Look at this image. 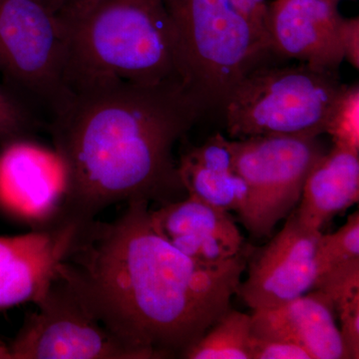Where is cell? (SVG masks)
<instances>
[{"label":"cell","instance_id":"cell-1","mask_svg":"<svg viewBox=\"0 0 359 359\" xmlns=\"http://www.w3.org/2000/svg\"><path fill=\"white\" fill-rule=\"evenodd\" d=\"M248 261L245 248L221 263L191 259L156 233L140 200L82 224L58 273L139 359L182 358L231 309Z\"/></svg>","mask_w":359,"mask_h":359},{"label":"cell","instance_id":"cell-2","mask_svg":"<svg viewBox=\"0 0 359 359\" xmlns=\"http://www.w3.org/2000/svg\"><path fill=\"white\" fill-rule=\"evenodd\" d=\"M69 92L50 121L67 174L66 219L87 223L119 203L178 200L174 147L205 112L190 89L112 81Z\"/></svg>","mask_w":359,"mask_h":359},{"label":"cell","instance_id":"cell-3","mask_svg":"<svg viewBox=\"0 0 359 359\" xmlns=\"http://www.w3.org/2000/svg\"><path fill=\"white\" fill-rule=\"evenodd\" d=\"M63 25L68 90L121 81L182 84L192 92L178 34L162 0H98Z\"/></svg>","mask_w":359,"mask_h":359},{"label":"cell","instance_id":"cell-4","mask_svg":"<svg viewBox=\"0 0 359 359\" xmlns=\"http://www.w3.org/2000/svg\"><path fill=\"white\" fill-rule=\"evenodd\" d=\"M346 84L339 71L306 63L255 68L230 92L222 105L231 139L264 135L318 138Z\"/></svg>","mask_w":359,"mask_h":359},{"label":"cell","instance_id":"cell-5","mask_svg":"<svg viewBox=\"0 0 359 359\" xmlns=\"http://www.w3.org/2000/svg\"><path fill=\"white\" fill-rule=\"evenodd\" d=\"M178 34L191 89L205 111L221 109L255 68L276 57L268 39L231 0H162Z\"/></svg>","mask_w":359,"mask_h":359},{"label":"cell","instance_id":"cell-6","mask_svg":"<svg viewBox=\"0 0 359 359\" xmlns=\"http://www.w3.org/2000/svg\"><path fill=\"white\" fill-rule=\"evenodd\" d=\"M230 146L248 189L238 218L252 237H268L299 205L306 177L325 151L318 138L290 135L230 139Z\"/></svg>","mask_w":359,"mask_h":359},{"label":"cell","instance_id":"cell-7","mask_svg":"<svg viewBox=\"0 0 359 359\" xmlns=\"http://www.w3.org/2000/svg\"><path fill=\"white\" fill-rule=\"evenodd\" d=\"M65 26L37 0H0V71L50 115L69 95Z\"/></svg>","mask_w":359,"mask_h":359},{"label":"cell","instance_id":"cell-8","mask_svg":"<svg viewBox=\"0 0 359 359\" xmlns=\"http://www.w3.org/2000/svg\"><path fill=\"white\" fill-rule=\"evenodd\" d=\"M9 344L13 359H139L59 273Z\"/></svg>","mask_w":359,"mask_h":359},{"label":"cell","instance_id":"cell-9","mask_svg":"<svg viewBox=\"0 0 359 359\" xmlns=\"http://www.w3.org/2000/svg\"><path fill=\"white\" fill-rule=\"evenodd\" d=\"M67 174L55 149L28 138L4 144L0 151V210L32 226L49 228L68 221Z\"/></svg>","mask_w":359,"mask_h":359},{"label":"cell","instance_id":"cell-10","mask_svg":"<svg viewBox=\"0 0 359 359\" xmlns=\"http://www.w3.org/2000/svg\"><path fill=\"white\" fill-rule=\"evenodd\" d=\"M321 231L302 224L295 212L271 242L250 257L238 294L252 311L275 308L316 289L321 268Z\"/></svg>","mask_w":359,"mask_h":359},{"label":"cell","instance_id":"cell-11","mask_svg":"<svg viewBox=\"0 0 359 359\" xmlns=\"http://www.w3.org/2000/svg\"><path fill=\"white\" fill-rule=\"evenodd\" d=\"M344 21L337 0H273L266 25L271 50L278 57L339 71Z\"/></svg>","mask_w":359,"mask_h":359},{"label":"cell","instance_id":"cell-12","mask_svg":"<svg viewBox=\"0 0 359 359\" xmlns=\"http://www.w3.org/2000/svg\"><path fill=\"white\" fill-rule=\"evenodd\" d=\"M82 224L66 221L22 235L0 236V311L36 304L43 297Z\"/></svg>","mask_w":359,"mask_h":359},{"label":"cell","instance_id":"cell-13","mask_svg":"<svg viewBox=\"0 0 359 359\" xmlns=\"http://www.w3.org/2000/svg\"><path fill=\"white\" fill-rule=\"evenodd\" d=\"M150 221L160 237L200 263L228 261L245 249V238L230 212L190 196L150 211Z\"/></svg>","mask_w":359,"mask_h":359},{"label":"cell","instance_id":"cell-14","mask_svg":"<svg viewBox=\"0 0 359 359\" xmlns=\"http://www.w3.org/2000/svg\"><path fill=\"white\" fill-rule=\"evenodd\" d=\"M250 316L252 337L292 342L306 349L311 359L346 358L334 306L320 290L254 311Z\"/></svg>","mask_w":359,"mask_h":359},{"label":"cell","instance_id":"cell-15","mask_svg":"<svg viewBox=\"0 0 359 359\" xmlns=\"http://www.w3.org/2000/svg\"><path fill=\"white\" fill-rule=\"evenodd\" d=\"M358 199L359 152L334 146L309 172L294 212L302 224L321 231Z\"/></svg>","mask_w":359,"mask_h":359},{"label":"cell","instance_id":"cell-16","mask_svg":"<svg viewBox=\"0 0 359 359\" xmlns=\"http://www.w3.org/2000/svg\"><path fill=\"white\" fill-rule=\"evenodd\" d=\"M178 173L190 197L228 212L244 207L247 185L233 166L230 139L221 133L187 151L178 163Z\"/></svg>","mask_w":359,"mask_h":359},{"label":"cell","instance_id":"cell-17","mask_svg":"<svg viewBox=\"0 0 359 359\" xmlns=\"http://www.w3.org/2000/svg\"><path fill=\"white\" fill-rule=\"evenodd\" d=\"M314 290H320L332 302L346 358H359V259L328 269L320 276Z\"/></svg>","mask_w":359,"mask_h":359},{"label":"cell","instance_id":"cell-18","mask_svg":"<svg viewBox=\"0 0 359 359\" xmlns=\"http://www.w3.org/2000/svg\"><path fill=\"white\" fill-rule=\"evenodd\" d=\"M252 316L229 309L182 358L250 359Z\"/></svg>","mask_w":359,"mask_h":359},{"label":"cell","instance_id":"cell-19","mask_svg":"<svg viewBox=\"0 0 359 359\" xmlns=\"http://www.w3.org/2000/svg\"><path fill=\"white\" fill-rule=\"evenodd\" d=\"M325 133L334 146L359 152V85H346L328 119Z\"/></svg>","mask_w":359,"mask_h":359},{"label":"cell","instance_id":"cell-20","mask_svg":"<svg viewBox=\"0 0 359 359\" xmlns=\"http://www.w3.org/2000/svg\"><path fill=\"white\" fill-rule=\"evenodd\" d=\"M320 276L335 266L359 259V212L349 215L346 223L328 235L321 233L318 242Z\"/></svg>","mask_w":359,"mask_h":359},{"label":"cell","instance_id":"cell-21","mask_svg":"<svg viewBox=\"0 0 359 359\" xmlns=\"http://www.w3.org/2000/svg\"><path fill=\"white\" fill-rule=\"evenodd\" d=\"M37 122L25 104L0 88V143L27 138Z\"/></svg>","mask_w":359,"mask_h":359},{"label":"cell","instance_id":"cell-22","mask_svg":"<svg viewBox=\"0 0 359 359\" xmlns=\"http://www.w3.org/2000/svg\"><path fill=\"white\" fill-rule=\"evenodd\" d=\"M250 359H311L302 347L275 339L250 337Z\"/></svg>","mask_w":359,"mask_h":359},{"label":"cell","instance_id":"cell-23","mask_svg":"<svg viewBox=\"0 0 359 359\" xmlns=\"http://www.w3.org/2000/svg\"><path fill=\"white\" fill-rule=\"evenodd\" d=\"M231 2L237 7L238 11L269 40L268 32H266L268 1L266 0H231Z\"/></svg>","mask_w":359,"mask_h":359},{"label":"cell","instance_id":"cell-24","mask_svg":"<svg viewBox=\"0 0 359 359\" xmlns=\"http://www.w3.org/2000/svg\"><path fill=\"white\" fill-rule=\"evenodd\" d=\"M344 59L354 68H359V20L358 18H344L341 32Z\"/></svg>","mask_w":359,"mask_h":359},{"label":"cell","instance_id":"cell-25","mask_svg":"<svg viewBox=\"0 0 359 359\" xmlns=\"http://www.w3.org/2000/svg\"><path fill=\"white\" fill-rule=\"evenodd\" d=\"M97 1L98 0H56L53 13L60 18L62 22H67L83 13Z\"/></svg>","mask_w":359,"mask_h":359},{"label":"cell","instance_id":"cell-26","mask_svg":"<svg viewBox=\"0 0 359 359\" xmlns=\"http://www.w3.org/2000/svg\"><path fill=\"white\" fill-rule=\"evenodd\" d=\"M0 359H13L9 346L0 340Z\"/></svg>","mask_w":359,"mask_h":359},{"label":"cell","instance_id":"cell-27","mask_svg":"<svg viewBox=\"0 0 359 359\" xmlns=\"http://www.w3.org/2000/svg\"><path fill=\"white\" fill-rule=\"evenodd\" d=\"M37 1L41 2L42 4H44L45 6L48 7L50 11H53L56 0H37Z\"/></svg>","mask_w":359,"mask_h":359},{"label":"cell","instance_id":"cell-28","mask_svg":"<svg viewBox=\"0 0 359 359\" xmlns=\"http://www.w3.org/2000/svg\"><path fill=\"white\" fill-rule=\"evenodd\" d=\"M337 1H339V0H337Z\"/></svg>","mask_w":359,"mask_h":359}]
</instances>
